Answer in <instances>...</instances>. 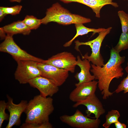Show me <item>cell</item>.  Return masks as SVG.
Segmentation results:
<instances>
[{
  "label": "cell",
  "mask_w": 128,
  "mask_h": 128,
  "mask_svg": "<svg viewBox=\"0 0 128 128\" xmlns=\"http://www.w3.org/2000/svg\"><path fill=\"white\" fill-rule=\"evenodd\" d=\"M54 109L51 97L36 96L28 102L24 111L26 116L25 122L42 124L49 122V116Z\"/></svg>",
  "instance_id": "7a4b0ae2"
},
{
  "label": "cell",
  "mask_w": 128,
  "mask_h": 128,
  "mask_svg": "<svg viewBox=\"0 0 128 128\" xmlns=\"http://www.w3.org/2000/svg\"><path fill=\"white\" fill-rule=\"evenodd\" d=\"M113 48L119 53L123 50L128 49V32H122L118 42Z\"/></svg>",
  "instance_id": "ffe728a7"
},
{
  "label": "cell",
  "mask_w": 128,
  "mask_h": 128,
  "mask_svg": "<svg viewBox=\"0 0 128 128\" xmlns=\"http://www.w3.org/2000/svg\"><path fill=\"white\" fill-rule=\"evenodd\" d=\"M37 61L30 60L17 62V66L14 73L16 80L21 84L28 83L31 80L40 76L41 72L37 66Z\"/></svg>",
  "instance_id": "5b68a950"
},
{
  "label": "cell",
  "mask_w": 128,
  "mask_h": 128,
  "mask_svg": "<svg viewBox=\"0 0 128 128\" xmlns=\"http://www.w3.org/2000/svg\"><path fill=\"white\" fill-rule=\"evenodd\" d=\"M123 91L124 93L128 92V73L127 77L121 81L114 92L118 93Z\"/></svg>",
  "instance_id": "d4e9b609"
},
{
  "label": "cell",
  "mask_w": 128,
  "mask_h": 128,
  "mask_svg": "<svg viewBox=\"0 0 128 128\" xmlns=\"http://www.w3.org/2000/svg\"><path fill=\"white\" fill-rule=\"evenodd\" d=\"M127 64V66L125 68V70L127 73H128V61Z\"/></svg>",
  "instance_id": "f546056e"
},
{
  "label": "cell",
  "mask_w": 128,
  "mask_h": 128,
  "mask_svg": "<svg viewBox=\"0 0 128 128\" xmlns=\"http://www.w3.org/2000/svg\"><path fill=\"white\" fill-rule=\"evenodd\" d=\"M76 30V33L74 36L70 40L65 43L63 46L65 47L70 46L73 41L79 36H82L88 34L91 32H93L92 35L96 33H99L103 30L105 28H99L98 29L90 28L84 26L82 23H78L75 24Z\"/></svg>",
  "instance_id": "e0dca14e"
},
{
  "label": "cell",
  "mask_w": 128,
  "mask_h": 128,
  "mask_svg": "<svg viewBox=\"0 0 128 128\" xmlns=\"http://www.w3.org/2000/svg\"><path fill=\"white\" fill-rule=\"evenodd\" d=\"M112 29V27H109L104 29L98 33V36L94 39L85 42H81L78 41H76L75 49L79 50V46L81 45L88 46L91 49V53L88 56L87 53L84 55L82 56V59H86L92 64L101 67L104 64V59L101 55L100 48L102 42L106 36L108 34Z\"/></svg>",
  "instance_id": "277c9868"
},
{
  "label": "cell",
  "mask_w": 128,
  "mask_h": 128,
  "mask_svg": "<svg viewBox=\"0 0 128 128\" xmlns=\"http://www.w3.org/2000/svg\"><path fill=\"white\" fill-rule=\"evenodd\" d=\"M118 15L120 19L122 32H128V14L123 10H119Z\"/></svg>",
  "instance_id": "44dd1931"
},
{
  "label": "cell",
  "mask_w": 128,
  "mask_h": 128,
  "mask_svg": "<svg viewBox=\"0 0 128 128\" xmlns=\"http://www.w3.org/2000/svg\"><path fill=\"white\" fill-rule=\"evenodd\" d=\"M22 0H9L11 2H17L18 3H20Z\"/></svg>",
  "instance_id": "f1b7e54d"
},
{
  "label": "cell",
  "mask_w": 128,
  "mask_h": 128,
  "mask_svg": "<svg viewBox=\"0 0 128 128\" xmlns=\"http://www.w3.org/2000/svg\"><path fill=\"white\" fill-rule=\"evenodd\" d=\"M22 6L21 5H16L10 7H0L1 9L5 14L15 15L19 14Z\"/></svg>",
  "instance_id": "603a6c76"
},
{
  "label": "cell",
  "mask_w": 128,
  "mask_h": 128,
  "mask_svg": "<svg viewBox=\"0 0 128 128\" xmlns=\"http://www.w3.org/2000/svg\"><path fill=\"white\" fill-rule=\"evenodd\" d=\"M6 15L2 10L0 9V21L1 22L4 18Z\"/></svg>",
  "instance_id": "83f0119b"
},
{
  "label": "cell",
  "mask_w": 128,
  "mask_h": 128,
  "mask_svg": "<svg viewBox=\"0 0 128 128\" xmlns=\"http://www.w3.org/2000/svg\"><path fill=\"white\" fill-rule=\"evenodd\" d=\"M81 105L86 107V113L88 117L93 114L95 115V118L99 119L105 112V110L101 102L95 93L90 95L84 100L76 102L73 106L76 108Z\"/></svg>",
  "instance_id": "8fae6325"
},
{
  "label": "cell",
  "mask_w": 128,
  "mask_h": 128,
  "mask_svg": "<svg viewBox=\"0 0 128 128\" xmlns=\"http://www.w3.org/2000/svg\"><path fill=\"white\" fill-rule=\"evenodd\" d=\"M125 57L121 56L113 48L110 52V58L107 62L101 67L91 64L90 71L98 80V86L102 95V98L106 100L111 96L114 92L109 90L110 84L114 78L118 79L124 74L121 64L125 61Z\"/></svg>",
  "instance_id": "6da1fadb"
},
{
  "label": "cell",
  "mask_w": 128,
  "mask_h": 128,
  "mask_svg": "<svg viewBox=\"0 0 128 128\" xmlns=\"http://www.w3.org/2000/svg\"><path fill=\"white\" fill-rule=\"evenodd\" d=\"M22 21L31 30L37 29L42 24L41 19L32 15H27Z\"/></svg>",
  "instance_id": "d6986e66"
},
{
  "label": "cell",
  "mask_w": 128,
  "mask_h": 128,
  "mask_svg": "<svg viewBox=\"0 0 128 128\" xmlns=\"http://www.w3.org/2000/svg\"></svg>",
  "instance_id": "d6a6232c"
},
{
  "label": "cell",
  "mask_w": 128,
  "mask_h": 128,
  "mask_svg": "<svg viewBox=\"0 0 128 128\" xmlns=\"http://www.w3.org/2000/svg\"><path fill=\"white\" fill-rule=\"evenodd\" d=\"M28 83L32 87L37 89L43 96L51 97L59 91V87L51 80L41 76L30 80Z\"/></svg>",
  "instance_id": "7c38bea8"
},
{
  "label": "cell",
  "mask_w": 128,
  "mask_h": 128,
  "mask_svg": "<svg viewBox=\"0 0 128 128\" xmlns=\"http://www.w3.org/2000/svg\"><path fill=\"white\" fill-rule=\"evenodd\" d=\"M120 116L119 112L117 110H112L109 111L105 116V121L103 126L105 128H109L111 124L118 120Z\"/></svg>",
  "instance_id": "ac0fdd59"
},
{
  "label": "cell",
  "mask_w": 128,
  "mask_h": 128,
  "mask_svg": "<svg viewBox=\"0 0 128 128\" xmlns=\"http://www.w3.org/2000/svg\"><path fill=\"white\" fill-rule=\"evenodd\" d=\"M114 124L116 128H126V125L125 124L121 123L119 120Z\"/></svg>",
  "instance_id": "484cf974"
},
{
  "label": "cell",
  "mask_w": 128,
  "mask_h": 128,
  "mask_svg": "<svg viewBox=\"0 0 128 128\" xmlns=\"http://www.w3.org/2000/svg\"><path fill=\"white\" fill-rule=\"evenodd\" d=\"M98 84V81L93 80L78 85L70 93V100L76 102L85 99L90 95L95 93Z\"/></svg>",
  "instance_id": "4fadbf2b"
},
{
  "label": "cell",
  "mask_w": 128,
  "mask_h": 128,
  "mask_svg": "<svg viewBox=\"0 0 128 128\" xmlns=\"http://www.w3.org/2000/svg\"><path fill=\"white\" fill-rule=\"evenodd\" d=\"M0 51L9 54L17 62L22 60H30L41 62L43 60L22 49L15 42L13 36L8 35L0 44Z\"/></svg>",
  "instance_id": "8992f818"
},
{
  "label": "cell",
  "mask_w": 128,
  "mask_h": 128,
  "mask_svg": "<svg viewBox=\"0 0 128 128\" xmlns=\"http://www.w3.org/2000/svg\"><path fill=\"white\" fill-rule=\"evenodd\" d=\"M21 128H52V125L49 122L42 124L29 123L25 122L20 127Z\"/></svg>",
  "instance_id": "cb8c5ba5"
},
{
  "label": "cell",
  "mask_w": 128,
  "mask_h": 128,
  "mask_svg": "<svg viewBox=\"0 0 128 128\" xmlns=\"http://www.w3.org/2000/svg\"><path fill=\"white\" fill-rule=\"evenodd\" d=\"M77 59L71 53L64 51L54 55L47 59H43L41 63L74 73L77 65Z\"/></svg>",
  "instance_id": "ba28073f"
},
{
  "label": "cell",
  "mask_w": 128,
  "mask_h": 128,
  "mask_svg": "<svg viewBox=\"0 0 128 128\" xmlns=\"http://www.w3.org/2000/svg\"><path fill=\"white\" fill-rule=\"evenodd\" d=\"M42 24L54 22L64 25L91 22L89 18L72 14L58 2L53 4L47 9L45 16L41 19Z\"/></svg>",
  "instance_id": "3957f363"
},
{
  "label": "cell",
  "mask_w": 128,
  "mask_h": 128,
  "mask_svg": "<svg viewBox=\"0 0 128 128\" xmlns=\"http://www.w3.org/2000/svg\"><path fill=\"white\" fill-rule=\"evenodd\" d=\"M77 65L80 68V71L77 73L74 76L75 78L79 81L78 83L75 84L76 87L82 83L95 79L94 76L90 73L91 66L90 62L86 59L82 60L79 55L77 56Z\"/></svg>",
  "instance_id": "5bb4252c"
},
{
  "label": "cell",
  "mask_w": 128,
  "mask_h": 128,
  "mask_svg": "<svg viewBox=\"0 0 128 128\" xmlns=\"http://www.w3.org/2000/svg\"><path fill=\"white\" fill-rule=\"evenodd\" d=\"M88 117L77 109L73 115H63L60 116L59 119L62 122L74 128H98L101 122L100 119H92Z\"/></svg>",
  "instance_id": "52a82bcc"
},
{
  "label": "cell",
  "mask_w": 128,
  "mask_h": 128,
  "mask_svg": "<svg viewBox=\"0 0 128 128\" xmlns=\"http://www.w3.org/2000/svg\"><path fill=\"white\" fill-rule=\"evenodd\" d=\"M7 102L4 100L0 101V128L5 120H8L9 119V115L5 112L6 109Z\"/></svg>",
  "instance_id": "7402d4cb"
},
{
  "label": "cell",
  "mask_w": 128,
  "mask_h": 128,
  "mask_svg": "<svg viewBox=\"0 0 128 128\" xmlns=\"http://www.w3.org/2000/svg\"><path fill=\"white\" fill-rule=\"evenodd\" d=\"M8 101L6 109L9 113V122L6 128H11L13 126L19 125L21 123L20 117L24 112L28 102L26 100H22L18 104H15L13 102V98L7 95Z\"/></svg>",
  "instance_id": "30bf717a"
},
{
  "label": "cell",
  "mask_w": 128,
  "mask_h": 128,
  "mask_svg": "<svg viewBox=\"0 0 128 128\" xmlns=\"http://www.w3.org/2000/svg\"><path fill=\"white\" fill-rule=\"evenodd\" d=\"M37 66L41 76L53 82L59 87L62 85L69 76V71L49 64L38 62Z\"/></svg>",
  "instance_id": "9c48e42d"
},
{
  "label": "cell",
  "mask_w": 128,
  "mask_h": 128,
  "mask_svg": "<svg viewBox=\"0 0 128 128\" xmlns=\"http://www.w3.org/2000/svg\"></svg>",
  "instance_id": "1f68e13d"
},
{
  "label": "cell",
  "mask_w": 128,
  "mask_h": 128,
  "mask_svg": "<svg viewBox=\"0 0 128 128\" xmlns=\"http://www.w3.org/2000/svg\"><path fill=\"white\" fill-rule=\"evenodd\" d=\"M65 3L72 2H77L86 5L91 8L95 13L96 16L100 17V11L104 6L110 5L115 8L119 6L118 4L114 2L113 0H59Z\"/></svg>",
  "instance_id": "9a60e30c"
},
{
  "label": "cell",
  "mask_w": 128,
  "mask_h": 128,
  "mask_svg": "<svg viewBox=\"0 0 128 128\" xmlns=\"http://www.w3.org/2000/svg\"><path fill=\"white\" fill-rule=\"evenodd\" d=\"M3 27L7 35L12 36L18 34L28 35L30 34L31 31L22 21L13 22Z\"/></svg>",
  "instance_id": "2e32d148"
},
{
  "label": "cell",
  "mask_w": 128,
  "mask_h": 128,
  "mask_svg": "<svg viewBox=\"0 0 128 128\" xmlns=\"http://www.w3.org/2000/svg\"><path fill=\"white\" fill-rule=\"evenodd\" d=\"M5 32L3 27L0 28V36L1 40L5 39L6 35Z\"/></svg>",
  "instance_id": "4316f807"
},
{
  "label": "cell",
  "mask_w": 128,
  "mask_h": 128,
  "mask_svg": "<svg viewBox=\"0 0 128 128\" xmlns=\"http://www.w3.org/2000/svg\"><path fill=\"white\" fill-rule=\"evenodd\" d=\"M127 123L128 124V119L127 120Z\"/></svg>",
  "instance_id": "4dcf8cb0"
}]
</instances>
